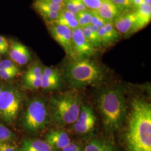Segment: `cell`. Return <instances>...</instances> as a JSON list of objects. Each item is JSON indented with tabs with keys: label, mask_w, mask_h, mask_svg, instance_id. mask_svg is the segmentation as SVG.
<instances>
[{
	"label": "cell",
	"mask_w": 151,
	"mask_h": 151,
	"mask_svg": "<svg viewBox=\"0 0 151 151\" xmlns=\"http://www.w3.org/2000/svg\"><path fill=\"white\" fill-rule=\"evenodd\" d=\"M0 151H19V148L9 142L0 144Z\"/></svg>",
	"instance_id": "4dcf8cb0"
},
{
	"label": "cell",
	"mask_w": 151,
	"mask_h": 151,
	"mask_svg": "<svg viewBox=\"0 0 151 151\" xmlns=\"http://www.w3.org/2000/svg\"><path fill=\"white\" fill-rule=\"evenodd\" d=\"M48 105L43 98H33L27 104L22 116V128L27 133L35 134L42 132L50 121Z\"/></svg>",
	"instance_id": "5b68a950"
},
{
	"label": "cell",
	"mask_w": 151,
	"mask_h": 151,
	"mask_svg": "<svg viewBox=\"0 0 151 151\" xmlns=\"http://www.w3.org/2000/svg\"><path fill=\"white\" fill-rule=\"evenodd\" d=\"M83 101L80 91L70 90L55 94L49 103L50 119L60 128L72 125L80 114Z\"/></svg>",
	"instance_id": "277c9868"
},
{
	"label": "cell",
	"mask_w": 151,
	"mask_h": 151,
	"mask_svg": "<svg viewBox=\"0 0 151 151\" xmlns=\"http://www.w3.org/2000/svg\"><path fill=\"white\" fill-rule=\"evenodd\" d=\"M0 70H19L17 65L10 60H4L0 62Z\"/></svg>",
	"instance_id": "f1b7e54d"
},
{
	"label": "cell",
	"mask_w": 151,
	"mask_h": 151,
	"mask_svg": "<svg viewBox=\"0 0 151 151\" xmlns=\"http://www.w3.org/2000/svg\"><path fill=\"white\" fill-rule=\"evenodd\" d=\"M43 68L41 65L35 63L27 70L24 76V78H40L43 75Z\"/></svg>",
	"instance_id": "603a6c76"
},
{
	"label": "cell",
	"mask_w": 151,
	"mask_h": 151,
	"mask_svg": "<svg viewBox=\"0 0 151 151\" xmlns=\"http://www.w3.org/2000/svg\"><path fill=\"white\" fill-rule=\"evenodd\" d=\"M24 85L26 88L30 90H37L42 86V80L40 78H24Z\"/></svg>",
	"instance_id": "d4e9b609"
},
{
	"label": "cell",
	"mask_w": 151,
	"mask_h": 151,
	"mask_svg": "<svg viewBox=\"0 0 151 151\" xmlns=\"http://www.w3.org/2000/svg\"><path fill=\"white\" fill-rule=\"evenodd\" d=\"M61 151H84V149L77 143L71 142L68 146L63 148Z\"/></svg>",
	"instance_id": "d6a6232c"
},
{
	"label": "cell",
	"mask_w": 151,
	"mask_h": 151,
	"mask_svg": "<svg viewBox=\"0 0 151 151\" xmlns=\"http://www.w3.org/2000/svg\"><path fill=\"white\" fill-rule=\"evenodd\" d=\"M19 70H0V78L7 80L14 78L19 73Z\"/></svg>",
	"instance_id": "f546056e"
},
{
	"label": "cell",
	"mask_w": 151,
	"mask_h": 151,
	"mask_svg": "<svg viewBox=\"0 0 151 151\" xmlns=\"http://www.w3.org/2000/svg\"><path fill=\"white\" fill-rule=\"evenodd\" d=\"M97 118L93 107L88 103L83 101L80 114L72 125V129L76 135L86 137L93 134Z\"/></svg>",
	"instance_id": "52a82bcc"
},
{
	"label": "cell",
	"mask_w": 151,
	"mask_h": 151,
	"mask_svg": "<svg viewBox=\"0 0 151 151\" xmlns=\"http://www.w3.org/2000/svg\"><path fill=\"white\" fill-rule=\"evenodd\" d=\"M45 140L56 151H61L71 142L69 134L62 128L49 131L45 134Z\"/></svg>",
	"instance_id": "7c38bea8"
},
{
	"label": "cell",
	"mask_w": 151,
	"mask_h": 151,
	"mask_svg": "<svg viewBox=\"0 0 151 151\" xmlns=\"http://www.w3.org/2000/svg\"><path fill=\"white\" fill-rule=\"evenodd\" d=\"M81 28L85 38L94 48L99 50L103 48L98 33L99 27L90 24L87 27Z\"/></svg>",
	"instance_id": "d6986e66"
},
{
	"label": "cell",
	"mask_w": 151,
	"mask_h": 151,
	"mask_svg": "<svg viewBox=\"0 0 151 151\" xmlns=\"http://www.w3.org/2000/svg\"><path fill=\"white\" fill-rule=\"evenodd\" d=\"M106 22H108L105 20L99 14H97L95 11H92L91 24L96 25L97 27L100 28L105 25Z\"/></svg>",
	"instance_id": "83f0119b"
},
{
	"label": "cell",
	"mask_w": 151,
	"mask_h": 151,
	"mask_svg": "<svg viewBox=\"0 0 151 151\" xmlns=\"http://www.w3.org/2000/svg\"><path fill=\"white\" fill-rule=\"evenodd\" d=\"M70 1L76 7L77 9V10L79 12L88 10L81 0H70Z\"/></svg>",
	"instance_id": "e575fe53"
},
{
	"label": "cell",
	"mask_w": 151,
	"mask_h": 151,
	"mask_svg": "<svg viewBox=\"0 0 151 151\" xmlns=\"http://www.w3.org/2000/svg\"><path fill=\"white\" fill-rule=\"evenodd\" d=\"M49 22L64 25L71 30L79 27L76 15L67 11L65 8L60 12V15L57 20Z\"/></svg>",
	"instance_id": "ffe728a7"
},
{
	"label": "cell",
	"mask_w": 151,
	"mask_h": 151,
	"mask_svg": "<svg viewBox=\"0 0 151 151\" xmlns=\"http://www.w3.org/2000/svg\"><path fill=\"white\" fill-rule=\"evenodd\" d=\"M99 36L103 47L113 45L120 38V34L114 26L113 22H108L103 27L99 28Z\"/></svg>",
	"instance_id": "4fadbf2b"
},
{
	"label": "cell",
	"mask_w": 151,
	"mask_h": 151,
	"mask_svg": "<svg viewBox=\"0 0 151 151\" xmlns=\"http://www.w3.org/2000/svg\"><path fill=\"white\" fill-rule=\"evenodd\" d=\"M103 85L96 93V104L104 128L114 133L124 126L127 119L126 90L120 83Z\"/></svg>",
	"instance_id": "7a4b0ae2"
},
{
	"label": "cell",
	"mask_w": 151,
	"mask_h": 151,
	"mask_svg": "<svg viewBox=\"0 0 151 151\" xmlns=\"http://www.w3.org/2000/svg\"><path fill=\"white\" fill-rule=\"evenodd\" d=\"M9 48V43L7 40L3 36L0 35V53L5 54Z\"/></svg>",
	"instance_id": "836d02e7"
},
{
	"label": "cell",
	"mask_w": 151,
	"mask_h": 151,
	"mask_svg": "<svg viewBox=\"0 0 151 151\" xmlns=\"http://www.w3.org/2000/svg\"><path fill=\"white\" fill-rule=\"evenodd\" d=\"M62 73L65 85L70 90L76 91L101 85L108 77L104 67L91 58H68L63 66Z\"/></svg>",
	"instance_id": "3957f363"
},
{
	"label": "cell",
	"mask_w": 151,
	"mask_h": 151,
	"mask_svg": "<svg viewBox=\"0 0 151 151\" xmlns=\"http://www.w3.org/2000/svg\"><path fill=\"white\" fill-rule=\"evenodd\" d=\"M145 3H147L148 4H151V0H143Z\"/></svg>",
	"instance_id": "74e56055"
},
{
	"label": "cell",
	"mask_w": 151,
	"mask_h": 151,
	"mask_svg": "<svg viewBox=\"0 0 151 151\" xmlns=\"http://www.w3.org/2000/svg\"><path fill=\"white\" fill-rule=\"evenodd\" d=\"M137 27L138 31L146 27L151 21V5L143 3L136 8Z\"/></svg>",
	"instance_id": "ac0fdd59"
},
{
	"label": "cell",
	"mask_w": 151,
	"mask_h": 151,
	"mask_svg": "<svg viewBox=\"0 0 151 151\" xmlns=\"http://www.w3.org/2000/svg\"><path fill=\"white\" fill-rule=\"evenodd\" d=\"M64 8L67 11L70 12L71 13L77 15L78 13V10L70 1V0H64V2L63 3Z\"/></svg>",
	"instance_id": "1f68e13d"
},
{
	"label": "cell",
	"mask_w": 151,
	"mask_h": 151,
	"mask_svg": "<svg viewBox=\"0 0 151 151\" xmlns=\"http://www.w3.org/2000/svg\"><path fill=\"white\" fill-rule=\"evenodd\" d=\"M88 10L96 11L101 6L103 0H81Z\"/></svg>",
	"instance_id": "4316f807"
},
{
	"label": "cell",
	"mask_w": 151,
	"mask_h": 151,
	"mask_svg": "<svg viewBox=\"0 0 151 151\" xmlns=\"http://www.w3.org/2000/svg\"><path fill=\"white\" fill-rule=\"evenodd\" d=\"M49 30L54 40L64 49L69 59H76L72 38V30L62 25L48 22Z\"/></svg>",
	"instance_id": "ba28073f"
},
{
	"label": "cell",
	"mask_w": 151,
	"mask_h": 151,
	"mask_svg": "<svg viewBox=\"0 0 151 151\" xmlns=\"http://www.w3.org/2000/svg\"><path fill=\"white\" fill-rule=\"evenodd\" d=\"M15 134L3 124H0V144L9 142L15 138Z\"/></svg>",
	"instance_id": "cb8c5ba5"
},
{
	"label": "cell",
	"mask_w": 151,
	"mask_h": 151,
	"mask_svg": "<svg viewBox=\"0 0 151 151\" xmlns=\"http://www.w3.org/2000/svg\"><path fill=\"white\" fill-rule=\"evenodd\" d=\"M34 7L47 22L57 20L60 13L64 9L63 4H56L52 2L35 0Z\"/></svg>",
	"instance_id": "8fae6325"
},
{
	"label": "cell",
	"mask_w": 151,
	"mask_h": 151,
	"mask_svg": "<svg viewBox=\"0 0 151 151\" xmlns=\"http://www.w3.org/2000/svg\"><path fill=\"white\" fill-rule=\"evenodd\" d=\"M119 9L124 12L125 11L130 10L133 7L132 3L130 0H110Z\"/></svg>",
	"instance_id": "484cf974"
},
{
	"label": "cell",
	"mask_w": 151,
	"mask_h": 151,
	"mask_svg": "<svg viewBox=\"0 0 151 151\" xmlns=\"http://www.w3.org/2000/svg\"><path fill=\"white\" fill-rule=\"evenodd\" d=\"M10 57L15 63L22 65H27L31 59L30 53L27 47L17 42L11 44Z\"/></svg>",
	"instance_id": "5bb4252c"
},
{
	"label": "cell",
	"mask_w": 151,
	"mask_h": 151,
	"mask_svg": "<svg viewBox=\"0 0 151 151\" xmlns=\"http://www.w3.org/2000/svg\"><path fill=\"white\" fill-rule=\"evenodd\" d=\"M72 38L77 58H91L97 54V50L94 48L85 38L81 27L72 30Z\"/></svg>",
	"instance_id": "9c48e42d"
},
{
	"label": "cell",
	"mask_w": 151,
	"mask_h": 151,
	"mask_svg": "<svg viewBox=\"0 0 151 151\" xmlns=\"http://www.w3.org/2000/svg\"><path fill=\"white\" fill-rule=\"evenodd\" d=\"M125 124L126 151H151V104L148 100L132 98Z\"/></svg>",
	"instance_id": "6da1fadb"
},
{
	"label": "cell",
	"mask_w": 151,
	"mask_h": 151,
	"mask_svg": "<svg viewBox=\"0 0 151 151\" xmlns=\"http://www.w3.org/2000/svg\"><path fill=\"white\" fill-rule=\"evenodd\" d=\"M39 1H46V2L56 4H63V3L64 2V0H39Z\"/></svg>",
	"instance_id": "8d00e7d4"
},
{
	"label": "cell",
	"mask_w": 151,
	"mask_h": 151,
	"mask_svg": "<svg viewBox=\"0 0 151 151\" xmlns=\"http://www.w3.org/2000/svg\"><path fill=\"white\" fill-rule=\"evenodd\" d=\"M113 22L116 30L125 36L138 31L135 11L128 10L123 12Z\"/></svg>",
	"instance_id": "30bf717a"
},
{
	"label": "cell",
	"mask_w": 151,
	"mask_h": 151,
	"mask_svg": "<svg viewBox=\"0 0 151 151\" xmlns=\"http://www.w3.org/2000/svg\"><path fill=\"white\" fill-rule=\"evenodd\" d=\"M19 151H57L45 140L38 139H25L22 142Z\"/></svg>",
	"instance_id": "e0dca14e"
},
{
	"label": "cell",
	"mask_w": 151,
	"mask_h": 151,
	"mask_svg": "<svg viewBox=\"0 0 151 151\" xmlns=\"http://www.w3.org/2000/svg\"><path fill=\"white\" fill-rule=\"evenodd\" d=\"M79 27H87L91 24L92 11L87 10L85 11H80L76 15Z\"/></svg>",
	"instance_id": "7402d4cb"
},
{
	"label": "cell",
	"mask_w": 151,
	"mask_h": 151,
	"mask_svg": "<svg viewBox=\"0 0 151 151\" xmlns=\"http://www.w3.org/2000/svg\"><path fill=\"white\" fill-rule=\"evenodd\" d=\"M41 87L46 91L58 90L64 88L65 82L63 75L56 77H49L42 75Z\"/></svg>",
	"instance_id": "44dd1931"
},
{
	"label": "cell",
	"mask_w": 151,
	"mask_h": 151,
	"mask_svg": "<svg viewBox=\"0 0 151 151\" xmlns=\"http://www.w3.org/2000/svg\"><path fill=\"white\" fill-rule=\"evenodd\" d=\"M95 11L108 22H113L123 12L110 0H103L101 6Z\"/></svg>",
	"instance_id": "9a60e30c"
},
{
	"label": "cell",
	"mask_w": 151,
	"mask_h": 151,
	"mask_svg": "<svg viewBox=\"0 0 151 151\" xmlns=\"http://www.w3.org/2000/svg\"><path fill=\"white\" fill-rule=\"evenodd\" d=\"M2 88H3V87H2V86H1V83H0V94H1V92H2Z\"/></svg>",
	"instance_id": "f35d334b"
},
{
	"label": "cell",
	"mask_w": 151,
	"mask_h": 151,
	"mask_svg": "<svg viewBox=\"0 0 151 151\" xmlns=\"http://www.w3.org/2000/svg\"><path fill=\"white\" fill-rule=\"evenodd\" d=\"M22 93L11 86L3 88L0 94V118L9 124L17 118L22 105Z\"/></svg>",
	"instance_id": "8992f818"
},
{
	"label": "cell",
	"mask_w": 151,
	"mask_h": 151,
	"mask_svg": "<svg viewBox=\"0 0 151 151\" xmlns=\"http://www.w3.org/2000/svg\"><path fill=\"white\" fill-rule=\"evenodd\" d=\"M130 1L132 3V5L133 6V7H134L135 9L139 7L142 4H143V3H145L143 0H130Z\"/></svg>",
	"instance_id": "d590c367"
},
{
	"label": "cell",
	"mask_w": 151,
	"mask_h": 151,
	"mask_svg": "<svg viewBox=\"0 0 151 151\" xmlns=\"http://www.w3.org/2000/svg\"><path fill=\"white\" fill-rule=\"evenodd\" d=\"M83 149L84 151H119L113 142L101 137L92 138Z\"/></svg>",
	"instance_id": "2e32d148"
}]
</instances>
